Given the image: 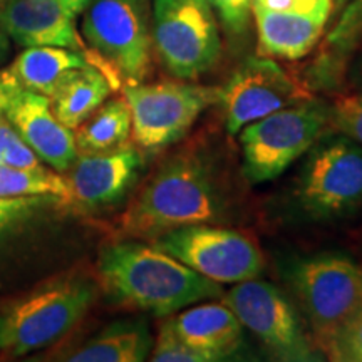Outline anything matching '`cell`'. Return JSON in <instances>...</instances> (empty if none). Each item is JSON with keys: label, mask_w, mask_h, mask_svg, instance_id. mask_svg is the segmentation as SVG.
<instances>
[{"label": "cell", "mask_w": 362, "mask_h": 362, "mask_svg": "<svg viewBox=\"0 0 362 362\" xmlns=\"http://www.w3.org/2000/svg\"><path fill=\"white\" fill-rule=\"evenodd\" d=\"M298 175L293 200L314 220H339L362 208V146L339 133L320 136Z\"/></svg>", "instance_id": "5b68a950"}, {"label": "cell", "mask_w": 362, "mask_h": 362, "mask_svg": "<svg viewBox=\"0 0 362 362\" xmlns=\"http://www.w3.org/2000/svg\"><path fill=\"white\" fill-rule=\"evenodd\" d=\"M98 285L112 304L156 317L171 315L225 293L221 284L203 277L158 247L133 238L103 248Z\"/></svg>", "instance_id": "7a4b0ae2"}, {"label": "cell", "mask_w": 362, "mask_h": 362, "mask_svg": "<svg viewBox=\"0 0 362 362\" xmlns=\"http://www.w3.org/2000/svg\"><path fill=\"white\" fill-rule=\"evenodd\" d=\"M83 13L86 44L115 89L144 83L151 71V0H93Z\"/></svg>", "instance_id": "277c9868"}, {"label": "cell", "mask_w": 362, "mask_h": 362, "mask_svg": "<svg viewBox=\"0 0 362 362\" xmlns=\"http://www.w3.org/2000/svg\"><path fill=\"white\" fill-rule=\"evenodd\" d=\"M325 356L330 361L362 362V307L337 330Z\"/></svg>", "instance_id": "484cf974"}, {"label": "cell", "mask_w": 362, "mask_h": 362, "mask_svg": "<svg viewBox=\"0 0 362 362\" xmlns=\"http://www.w3.org/2000/svg\"><path fill=\"white\" fill-rule=\"evenodd\" d=\"M112 89L106 74L88 64L67 71L49 99L57 119L74 131L110 98Z\"/></svg>", "instance_id": "ffe728a7"}, {"label": "cell", "mask_w": 362, "mask_h": 362, "mask_svg": "<svg viewBox=\"0 0 362 362\" xmlns=\"http://www.w3.org/2000/svg\"><path fill=\"white\" fill-rule=\"evenodd\" d=\"M362 44V0H352L341 11L337 24L325 37L315 62L307 71L309 88L337 89Z\"/></svg>", "instance_id": "ac0fdd59"}, {"label": "cell", "mask_w": 362, "mask_h": 362, "mask_svg": "<svg viewBox=\"0 0 362 362\" xmlns=\"http://www.w3.org/2000/svg\"><path fill=\"white\" fill-rule=\"evenodd\" d=\"M347 76H349V83L357 93H362V47H359V52L354 54L352 57L349 69H347Z\"/></svg>", "instance_id": "4dcf8cb0"}, {"label": "cell", "mask_w": 362, "mask_h": 362, "mask_svg": "<svg viewBox=\"0 0 362 362\" xmlns=\"http://www.w3.org/2000/svg\"><path fill=\"white\" fill-rule=\"evenodd\" d=\"M83 54L64 47H25L8 66L22 89L51 98L67 71L88 66Z\"/></svg>", "instance_id": "44dd1931"}, {"label": "cell", "mask_w": 362, "mask_h": 362, "mask_svg": "<svg viewBox=\"0 0 362 362\" xmlns=\"http://www.w3.org/2000/svg\"><path fill=\"white\" fill-rule=\"evenodd\" d=\"M78 153H103L128 144L131 138V111L126 99L104 101L74 129Z\"/></svg>", "instance_id": "7402d4cb"}, {"label": "cell", "mask_w": 362, "mask_h": 362, "mask_svg": "<svg viewBox=\"0 0 362 362\" xmlns=\"http://www.w3.org/2000/svg\"><path fill=\"white\" fill-rule=\"evenodd\" d=\"M76 17L59 0H7L0 8V24L16 44L22 47L71 49L83 54L89 64L96 66L110 79L106 67L79 35Z\"/></svg>", "instance_id": "5bb4252c"}, {"label": "cell", "mask_w": 362, "mask_h": 362, "mask_svg": "<svg viewBox=\"0 0 362 362\" xmlns=\"http://www.w3.org/2000/svg\"><path fill=\"white\" fill-rule=\"evenodd\" d=\"M153 245L218 284L257 279L265 269L264 253L255 240L214 223L171 230L153 240Z\"/></svg>", "instance_id": "30bf717a"}, {"label": "cell", "mask_w": 362, "mask_h": 362, "mask_svg": "<svg viewBox=\"0 0 362 362\" xmlns=\"http://www.w3.org/2000/svg\"><path fill=\"white\" fill-rule=\"evenodd\" d=\"M349 2H352V0H334V11H336L337 13H341L342 8L346 7Z\"/></svg>", "instance_id": "836d02e7"}, {"label": "cell", "mask_w": 362, "mask_h": 362, "mask_svg": "<svg viewBox=\"0 0 362 362\" xmlns=\"http://www.w3.org/2000/svg\"><path fill=\"white\" fill-rule=\"evenodd\" d=\"M131 111V136L144 151H160L180 141L194 121L218 103L220 88L181 81L124 86Z\"/></svg>", "instance_id": "ba28073f"}, {"label": "cell", "mask_w": 362, "mask_h": 362, "mask_svg": "<svg viewBox=\"0 0 362 362\" xmlns=\"http://www.w3.org/2000/svg\"><path fill=\"white\" fill-rule=\"evenodd\" d=\"M143 166V153L133 144L103 153H78L66 176L67 205L81 211L119 205L133 189Z\"/></svg>", "instance_id": "4fadbf2b"}, {"label": "cell", "mask_w": 362, "mask_h": 362, "mask_svg": "<svg viewBox=\"0 0 362 362\" xmlns=\"http://www.w3.org/2000/svg\"><path fill=\"white\" fill-rule=\"evenodd\" d=\"M149 359L153 362H206L205 356L192 349L176 336L166 320L160 325Z\"/></svg>", "instance_id": "4316f807"}, {"label": "cell", "mask_w": 362, "mask_h": 362, "mask_svg": "<svg viewBox=\"0 0 362 362\" xmlns=\"http://www.w3.org/2000/svg\"><path fill=\"white\" fill-rule=\"evenodd\" d=\"M0 165L27 170L44 168L42 160L12 128L7 117H4L0 123Z\"/></svg>", "instance_id": "cb8c5ba5"}, {"label": "cell", "mask_w": 362, "mask_h": 362, "mask_svg": "<svg viewBox=\"0 0 362 362\" xmlns=\"http://www.w3.org/2000/svg\"><path fill=\"white\" fill-rule=\"evenodd\" d=\"M153 49L175 78L189 81L216 64L218 25L205 0H153Z\"/></svg>", "instance_id": "9c48e42d"}, {"label": "cell", "mask_w": 362, "mask_h": 362, "mask_svg": "<svg viewBox=\"0 0 362 362\" xmlns=\"http://www.w3.org/2000/svg\"><path fill=\"white\" fill-rule=\"evenodd\" d=\"M47 203H61L54 197H21V198H0V232L16 221L29 216L37 208Z\"/></svg>", "instance_id": "83f0119b"}, {"label": "cell", "mask_w": 362, "mask_h": 362, "mask_svg": "<svg viewBox=\"0 0 362 362\" xmlns=\"http://www.w3.org/2000/svg\"><path fill=\"white\" fill-rule=\"evenodd\" d=\"M6 117L35 155L59 173H66L78 158L74 131L57 119L44 94L22 89L8 104Z\"/></svg>", "instance_id": "9a60e30c"}, {"label": "cell", "mask_w": 362, "mask_h": 362, "mask_svg": "<svg viewBox=\"0 0 362 362\" xmlns=\"http://www.w3.org/2000/svg\"><path fill=\"white\" fill-rule=\"evenodd\" d=\"M317 2H319L320 6L329 7V8H332V11H334V0H317Z\"/></svg>", "instance_id": "e575fe53"}, {"label": "cell", "mask_w": 362, "mask_h": 362, "mask_svg": "<svg viewBox=\"0 0 362 362\" xmlns=\"http://www.w3.org/2000/svg\"><path fill=\"white\" fill-rule=\"evenodd\" d=\"M54 197L67 205L69 188L66 176L56 170L16 168L0 165V198Z\"/></svg>", "instance_id": "603a6c76"}, {"label": "cell", "mask_w": 362, "mask_h": 362, "mask_svg": "<svg viewBox=\"0 0 362 362\" xmlns=\"http://www.w3.org/2000/svg\"><path fill=\"white\" fill-rule=\"evenodd\" d=\"M61 4H64V6L69 8L76 13V16H79V13H83L86 11V7L89 6L93 0H59Z\"/></svg>", "instance_id": "1f68e13d"}, {"label": "cell", "mask_w": 362, "mask_h": 362, "mask_svg": "<svg viewBox=\"0 0 362 362\" xmlns=\"http://www.w3.org/2000/svg\"><path fill=\"white\" fill-rule=\"evenodd\" d=\"M166 322L171 330L206 362L233 356L243 344V325L226 304L189 305Z\"/></svg>", "instance_id": "2e32d148"}, {"label": "cell", "mask_w": 362, "mask_h": 362, "mask_svg": "<svg viewBox=\"0 0 362 362\" xmlns=\"http://www.w3.org/2000/svg\"><path fill=\"white\" fill-rule=\"evenodd\" d=\"M98 282L84 274H66L0 304V351L8 356L52 346L88 314Z\"/></svg>", "instance_id": "3957f363"}, {"label": "cell", "mask_w": 362, "mask_h": 362, "mask_svg": "<svg viewBox=\"0 0 362 362\" xmlns=\"http://www.w3.org/2000/svg\"><path fill=\"white\" fill-rule=\"evenodd\" d=\"M226 198L210 158L183 149L166 158L117 221L123 238L155 240L188 225L216 223Z\"/></svg>", "instance_id": "6da1fadb"}, {"label": "cell", "mask_w": 362, "mask_h": 362, "mask_svg": "<svg viewBox=\"0 0 362 362\" xmlns=\"http://www.w3.org/2000/svg\"><path fill=\"white\" fill-rule=\"evenodd\" d=\"M329 107L312 99L272 112L240 131L243 175L250 183H265L304 156L324 134Z\"/></svg>", "instance_id": "8992f818"}, {"label": "cell", "mask_w": 362, "mask_h": 362, "mask_svg": "<svg viewBox=\"0 0 362 362\" xmlns=\"http://www.w3.org/2000/svg\"><path fill=\"white\" fill-rule=\"evenodd\" d=\"M6 4H7V0H0V8L6 6Z\"/></svg>", "instance_id": "d590c367"}, {"label": "cell", "mask_w": 362, "mask_h": 362, "mask_svg": "<svg viewBox=\"0 0 362 362\" xmlns=\"http://www.w3.org/2000/svg\"><path fill=\"white\" fill-rule=\"evenodd\" d=\"M291 282L322 354L337 330L362 307V269L336 253L312 257L293 267Z\"/></svg>", "instance_id": "52a82bcc"}, {"label": "cell", "mask_w": 362, "mask_h": 362, "mask_svg": "<svg viewBox=\"0 0 362 362\" xmlns=\"http://www.w3.org/2000/svg\"><path fill=\"white\" fill-rule=\"evenodd\" d=\"M226 29L242 34L247 29L252 12V0H211Z\"/></svg>", "instance_id": "f1b7e54d"}, {"label": "cell", "mask_w": 362, "mask_h": 362, "mask_svg": "<svg viewBox=\"0 0 362 362\" xmlns=\"http://www.w3.org/2000/svg\"><path fill=\"white\" fill-rule=\"evenodd\" d=\"M21 90V84L17 83L16 78H13V74L8 67L0 71V123H2V119L6 117L8 104H11L12 99L16 98Z\"/></svg>", "instance_id": "f546056e"}, {"label": "cell", "mask_w": 362, "mask_h": 362, "mask_svg": "<svg viewBox=\"0 0 362 362\" xmlns=\"http://www.w3.org/2000/svg\"><path fill=\"white\" fill-rule=\"evenodd\" d=\"M329 124L362 146V93L339 96L329 107Z\"/></svg>", "instance_id": "d4e9b609"}, {"label": "cell", "mask_w": 362, "mask_h": 362, "mask_svg": "<svg viewBox=\"0 0 362 362\" xmlns=\"http://www.w3.org/2000/svg\"><path fill=\"white\" fill-rule=\"evenodd\" d=\"M153 349V337L144 320H117L96 336L57 357L71 362H141Z\"/></svg>", "instance_id": "d6986e66"}, {"label": "cell", "mask_w": 362, "mask_h": 362, "mask_svg": "<svg viewBox=\"0 0 362 362\" xmlns=\"http://www.w3.org/2000/svg\"><path fill=\"white\" fill-rule=\"evenodd\" d=\"M205 2H208V4H211V0H205Z\"/></svg>", "instance_id": "8d00e7d4"}, {"label": "cell", "mask_w": 362, "mask_h": 362, "mask_svg": "<svg viewBox=\"0 0 362 362\" xmlns=\"http://www.w3.org/2000/svg\"><path fill=\"white\" fill-rule=\"evenodd\" d=\"M312 99L310 89L272 59L252 57L220 88L225 128L237 134L272 112Z\"/></svg>", "instance_id": "7c38bea8"}, {"label": "cell", "mask_w": 362, "mask_h": 362, "mask_svg": "<svg viewBox=\"0 0 362 362\" xmlns=\"http://www.w3.org/2000/svg\"><path fill=\"white\" fill-rule=\"evenodd\" d=\"M259 33V54L297 61L315 47L324 34L329 17L320 13L277 12L252 4Z\"/></svg>", "instance_id": "e0dca14e"}, {"label": "cell", "mask_w": 362, "mask_h": 362, "mask_svg": "<svg viewBox=\"0 0 362 362\" xmlns=\"http://www.w3.org/2000/svg\"><path fill=\"white\" fill-rule=\"evenodd\" d=\"M226 304L243 327L262 342L279 361H315L314 344L307 337L296 307L280 288L259 279L235 284L223 293Z\"/></svg>", "instance_id": "8fae6325"}, {"label": "cell", "mask_w": 362, "mask_h": 362, "mask_svg": "<svg viewBox=\"0 0 362 362\" xmlns=\"http://www.w3.org/2000/svg\"><path fill=\"white\" fill-rule=\"evenodd\" d=\"M8 35L6 34V30H4L2 24H0V61H4L8 56V52H11V42H8Z\"/></svg>", "instance_id": "d6a6232c"}]
</instances>
